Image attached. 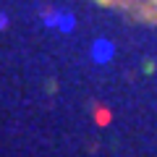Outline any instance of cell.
<instances>
[{
  "label": "cell",
  "instance_id": "obj_1",
  "mask_svg": "<svg viewBox=\"0 0 157 157\" xmlns=\"http://www.w3.org/2000/svg\"><path fill=\"white\" fill-rule=\"evenodd\" d=\"M100 6L118 8L139 21H157V0H97Z\"/></svg>",
  "mask_w": 157,
  "mask_h": 157
}]
</instances>
